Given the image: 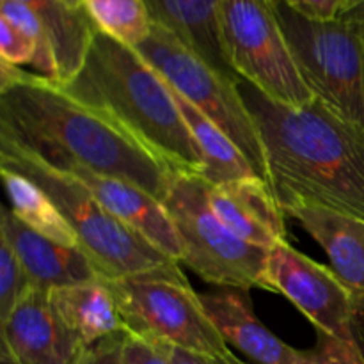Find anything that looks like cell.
Masks as SVG:
<instances>
[{"label": "cell", "instance_id": "9a60e30c", "mask_svg": "<svg viewBox=\"0 0 364 364\" xmlns=\"http://www.w3.org/2000/svg\"><path fill=\"white\" fill-rule=\"evenodd\" d=\"M203 308L215 329L231 347L258 364H294L299 350L270 333L256 316L249 290L215 287L199 294Z\"/></svg>", "mask_w": 364, "mask_h": 364}, {"label": "cell", "instance_id": "7c38bea8", "mask_svg": "<svg viewBox=\"0 0 364 364\" xmlns=\"http://www.w3.org/2000/svg\"><path fill=\"white\" fill-rule=\"evenodd\" d=\"M48 166L77 178L121 223L144 237L149 244L160 249L171 259L180 263V237H178L173 220L169 219L166 208L159 199H155L130 181L95 173V171L77 162H71V160H59V162L48 164Z\"/></svg>", "mask_w": 364, "mask_h": 364}, {"label": "cell", "instance_id": "9c48e42d", "mask_svg": "<svg viewBox=\"0 0 364 364\" xmlns=\"http://www.w3.org/2000/svg\"><path fill=\"white\" fill-rule=\"evenodd\" d=\"M135 50L171 87L223 128L251 162L256 174L269 181L262 135L238 87L240 80L217 71L180 38L155 21L146 41Z\"/></svg>", "mask_w": 364, "mask_h": 364}, {"label": "cell", "instance_id": "4dcf8cb0", "mask_svg": "<svg viewBox=\"0 0 364 364\" xmlns=\"http://www.w3.org/2000/svg\"><path fill=\"white\" fill-rule=\"evenodd\" d=\"M66 2L71 4V6H75V7H84L82 0H66Z\"/></svg>", "mask_w": 364, "mask_h": 364}, {"label": "cell", "instance_id": "d4e9b609", "mask_svg": "<svg viewBox=\"0 0 364 364\" xmlns=\"http://www.w3.org/2000/svg\"><path fill=\"white\" fill-rule=\"evenodd\" d=\"M124 364H173V345L127 331L123 341Z\"/></svg>", "mask_w": 364, "mask_h": 364}, {"label": "cell", "instance_id": "277c9868", "mask_svg": "<svg viewBox=\"0 0 364 364\" xmlns=\"http://www.w3.org/2000/svg\"><path fill=\"white\" fill-rule=\"evenodd\" d=\"M0 167L28 178L48 194L102 277L117 279L180 265L121 223L77 178L53 169L6 137H0Z\"/></svg>", "mask_w": 364, "mask_h": 364}, {"label": "cell", "instance_id": "f546056e", "mask_svg": "<svg viewBox=\"0 0 364 364\" xmlns=\"http://www.w3.org/2000/svg\"><path fill=\"white\" fill-rule=\"evenodd\" d=\"M0 364H20L4 347H0Z\"/></svg>", "mask_w": 364, "mask_h": 364}, {"label": "cell", "instance_id": "8fae6325", "mask_svg": "<svg viewBox=\"0 0 364 364\" xmlns=\"http://www.w3.org/2000/svg\"><path fill=\"white\" fill-rule=\"evenodd\" d=\"M0 329V347L20 364H75L85 350L52 306L50 291L38 287L20 299Z\"/></svg>", "mask_w": 364, "mask_h": 364}, {"label": "cell", "instance_id": "44dd1931", "mask_svg": "<svg viewBox=\"0 0 364 364\" xmlns=\"http://www.w3.org/2000/svg\"><path fill=\"white\" fill-rule=\"evenodd\" d=\"M0 174H2L4 187H6V194L11 203V212L25 226L57 244L68 245V247H80L77 233L45 191H41L28 178L14 173V171L0 167Z\"/></svg>", "mask_w": 364, "mask_h": 364}, {"label": "cell", "instance_id": "4316f807", "mask_svg": "<svg viewBox=\"0 0 364 364\" xmlns=\"http://www.w3.org/2000/svg\"><path fill=\"white\" fill-rule=\"evenodd\" d=\"M288 7L311 20H338L347 0H283Z\"/></svg>", "mask_w": 364, "mask_h": 364}, {"label": "cell", "instance_id": "f1b7e54d", "mask_svg": "<svg viewBox=\"0 0 364 364\" xmlns=\"http://www.w3.org/2000/svg\"><path fill=\"white\" fill-rule=\"evenodd\" d=\"M340 18L354 25L364 36V0H347L343 14Z\"/></svg>", "mask_w": 364, "mask_h": 364}, {"label": "cell", "instance_id": "7a4b0ae2", "mask_svg": "<svg viewBox=\"0 0 364 364\" xmlns=\"http://www.w3.org/2000/svg\"><path fill=\"white\" fill-rule=\"evenodd\" d=\"M262 135L269 185L281 210L308 203L364 220V132L313 98L277 103L238 82Z\"/></svg>", "mask_w": 364, "mask_h": 364}, {"label": "cell", "instance_id": "484cf974", "mask_svg": "<svg viewBox=\"0 0 364 364\" xmlns=\"http://www.w3.org/2000/svg\"><path fill=\"white\" fill-rule=\"evenodd\" d=\"M124 333H116L103 340L96 341L95 345L85 348L75 364H124L123 363V341Z\"/></svg>", "mask_w": 364, "mask_h": 364}, {"label": "cell", "instance_id": "5b68a950", "mask_svg": "<svg viewBox=\"0 0 364 364\" xmlns=\"http://www.w3.org/2000/svg\"><path fill=\"white\" fill-rule=\"evenodd\" d=\"M203 176L176 174L162 205L181 242L180 265L213 287L270 291L269 251L235 235L212 210Z\"/></svg>", "mask_w": 364, "mask_h": 364}, {"label": "cell", "instance_id": "52a82bcc", "mask_svg": "<svg viewBox=\"0 0 364 364\" xmlns=\"http://www.w3.org/2000/svg\"><path fill=\"white\" fill-rule=\"evenodd\" d=\"M100 279L116 301L130 333L196 354L223 355L231 352L180 265L117 279Z\"/></svg>", "mask_w": 364, "mask_h": 364}, {"label": "cell", "instance_id": "d6986e66", "mask_svg": "<svg viewBox=\"0 0 364 364\" xmlns=\"http://www.w3.org/2000/svg\"><path fill=\"white\" fill-rule=\"evenodd\" d=\"M38 18L48 34L55 53L59 84H66L80 71L98 31L84 7H75L66 0H20Z\"/></svg>", "mask_w": 364, "mask_h": 364}, {"label": "cell", "instance_id": "7402d4cb", "mask_svg": "<svg viewBox=\"0 0 364 364\" xmlns=\"http://www.w3.org/2000/svg\"><path fill=\"white\" fill-rule=\"evenodd\" d=\"M100 32L137 48L151 32V14L146 0H82Z\"/></svg>", "mask_w": 364, "mask_h": 364}, {"label": "cell", "instance_id": "83f0119b", "mask_svg": "<svg viewBox=\"0 0 364 364\" xmlns=\"http://www.w3.org/2000/svg\"><path fill=\"white\" fill-rule=\"evenodd\" d=\"M173 364H247L238 359L233 352L223 355H206L173 347Z\"/></svg>", "mask_w": 364, "mask_h": 364}, {"label": "cell", "instance_id": "2e32d148", "mask_svg": "<svg viewBox=\"0 0 364 364\" xmlns=\"http://www.w3.org/2000/svg\"><path fill=\"white\" fill-rule=\"evenodd\" d=\"M327 252L333 270L354 290L364 291V220L308 203L283 208Z\"/></svg>", "mask_w": 364, "mask_h": 364}, {"label": "cell", "instance_id": "30bf717a", "mask_svg": "<svg viewBox=\"0 0 364 364\" xmlns=\"http://www.w3.org/2000/svg\"><path fill=\"white\" fill-rule=\"evenodd\" d=\"M267 279L316 331L364 343V291L348 287L333 269L291 247L287 240L269 251Z\"/></svg>", "mask_w": 364, "mask_h": 364}, {"label": "cell", "instance_id": "6da1fadb", "mask_svg": "<svg viewBox=\"0 0 364 364\" xmlns=\"http://www.w3.org/2000/svg\"><path fill=\"white\" fill-rule=\"evenodd\" d=\"M0 137L46 164L71 160L137 185L160 203L176 174L55 80L0 60Z\"/></svg>", "mask_w": 364, "mask_h": 364}, {"label": "cell", "instance_id": "ffe728a7", "mask_svg": "<svg viewBox=\"0 0 364 364\" xmlns=\"http://www.w3.org/2000/svg\"><path fill=\"white\" fill-rule=\"evenodd\" d=\"M171 92H173L178 109H180L181 116H183L185 123H187L188 130H191L192 137H194L196 144L201 151L203 160H205L203 178L210 185L258 176L251 162L245 159L244 153L228 137L223 128L217 127L210 117H206L198 107H194L187 98H183L176 89L171 87Z\"/></svg>", "mask_w": 364, "mask_h": 364}, {"label": "cell", "instance_id": "4fadbf2b", "mask_svg": "<svg viewBox=\"0 0 364 364\" xmlns=\"http://www.w3.org/2000/svg\"><path fill=\"white\" fill-rule=\"evenodd\" d=\"M208 201L215 215L242 240L267 251L287 240V215L269 181L251 176L210 185Z\"/></svg>", "mask_w": 364, "mask_h": 364}, {"label": "cell", "instance_id": "e0dca14e", "mask_svg": "<svg viewBox=\"0 0 364 364\" xmlns=\"http://www.w3.org/2000/svg\"><path fill=\"white\" fill-rule=\"evenodd\" d=\"M50 301L68 329L85 348L116 333H124L116 301L102 279L50 290Z\"/></svg>", "mask_w": 364, "mask_h": 364}, {"label": "cell", "instance_id": "ac0fdd59", "mask_svg": "<svg viewBox=\"0 0 364 364\" xmlns=\"http://www.w3.org/2000/svg\"><path fill=\"white\" fill-rule=\"evenodd\" d=\"M217 4L219 0H146L155 23L173 32L217 71L240 80L228 66L220 50Z\"/></svg>", "mask_w": 364, "mask_h": 364}, {"label": "cell", "instance_id": "603a6c76", "mask_svg": "<svg viewBox=\"0 0 364 364\" xmlns=\"http://www.w3.org/2000/svg\"><path fill=\"white\" fill-rule=\"evenodd\" d=\"M34 287L9 242L0 238V322L9 316L20 299Z\"/></svg>", "mask_w": 364, "mask_h": 364}, {"label": "cell", "instance_id": "8992f818", "mask_svg": "<svg viewBox=\"0 0 364 364\" xmlns=\"http://www.w3.org/2000/svg\"><path fill=\"white\" fill-rule=\"evenodd\" d=\"M217 34L228 66L240 80L283 105L311 102L274 0H219Z\"/></svg>", "mask_w": 364, "mask_h": 364}, {"label": "cell", "instance_id": "3957f363", "mask_svg": "<svg viewBox=\"0 0 364 364\" xmlns=\"http://www.w3.org/2000/svg\"><path fill=\"white\" fill-rule=\"evenodd\" d=\"M60 87L117 124L174 174L203 176L205 160L169 84L135 48L96 31L80 71Z\"/></svg>", "mask_w": 364, "mask_h": 364}, {"label": "cell", "instance_id": "5bb4252c", "mask_svg": "<svg viewBox=\"0 0 364 364\" xmlns=\"http://www.w3.org/2000/svg\"><path fill=\"white\" fill-rule=\"evenodd\" d=\"M0 238L9 242L32 284L43 290L96 283L102 277L80 247H68L41 237L25 226L9 208H4L0 215Z\"/></svg>", "mask_w": 364, "mask_h": 364}, {"label": "cell", "instance_id": "cb8c5ba5", "mask_svg": "<svg viewBox=\"0 0 364 364\" xmlns=\"http://www.w3.org/2000/svg\"><path fill=\"white\" fill-rule=\"evenodd\" d=\"M294 364H364L363 345L316 331L315 347L299 350Z\"/></svg>", "mask_w": 364, "mask_h": 364}, {"label": "cell", "instance_id": "ba28073f", "mask_svg": "<svg viewBox=\"0 0 364 364\" xmlns=\"http://www.w3.org/2000/svg\"><path fill=\"white\" fill-rule=\"evenodd\" d=\"M274 7L313 96L364 132V36L341 18L311 20L283 0Z\"/></svg>", "mask_w": 364, "mask_h": 364}]
</instances>
